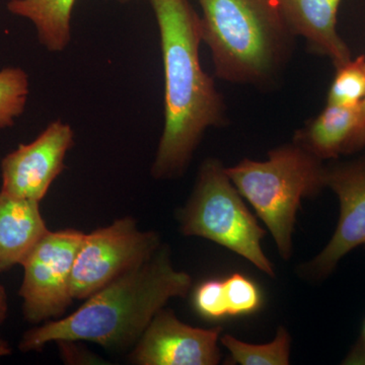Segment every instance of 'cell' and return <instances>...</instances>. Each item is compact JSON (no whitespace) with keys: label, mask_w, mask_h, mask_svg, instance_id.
<instances>
[{"label":"cell","mask_w":365,"mask_h":365,"mask_svg":"<svg viewBox=\"0 0 365 365\" xmlns=\"http://www.w3.org/2000/svg\"><path fill=\"white\" fill-rule=\"evenodd\" d=\"M227 174L268 227L280 256L289 259L302 199L327 187L323 160L292 143L269 151L265 162L245 158Z\"/></svg>","instance_id":"4"},{"label":"cell","mask_w":365,"mask_h":365,"mask_svg":"<svg viewBox=\"0 0 365 365\" xmlns=\"http://www.w3.org/2000/svg\"><path fill=\"white\" fill-rule=\"evenodd\" d=\"M364 348L362 351H357L356 353H353L351 361H365V322L364 327Z\"/></svg>","instance_id":"21"},{"label":"cell","mask_w":365,"mask_h":365,"mask_svg":"<svg viewBox=\"0 0 365 365\" xmlns=\"http://www.w3.org/2000/svg\"><path fill=\"white\" fill-rule=\"evenodd\" d=\"M48 230L40 202L0 190V273L21 265Z\"/></svg>","instance_id":"13"},{"label":"cell","mask_w":365,"mask_h":365,"mask_svg":"<svg viewBox=\"0 0 365 365\" xmlns=\"http://www.w3.org/2000/svg\"><path fill=\"white\" fill-rule=\"evenodd\" d=\"M109 1H116L119 4H127V2L133 1V0H109Z\"/></svg>","instance_id":"23"},{"label":"cell","mask_w":365,"mask_h":365,"mask_svg":"<svg viewBox=\"0 0 365 365\" xmlns=\"http://www.w3.org/2000/svg\"><path fill=\"white\" fill-rule=\"evenodd\" d=\"M242 197L222 163L207 158L201 165L188 202L180 211L182 232L215 242L274 277L272 263L262 250L266 230L259 225Z\"/></svg>","instance_id":"5"},{"label":"cell","mask_w":365,"mask_h":365,"mask_svg":"<svg viewBox=\"0 0 365 365\" xmlns=\"http://www.w3.org/2000/svg\"><path fill=\"white\" fill-rule=\"evenodd\" d=\"M294 36H302L336 68L351 59L349 48L337 33V13L342 0H275Z\"/></svg>","instance_id":"12"},{"label":"cell","mask_w":365,"mask_h":365,"mask_svg":"<svg viewBox=\"0 0 365 365\" xmlns=\"http://www.w3.org/2000/svg\"><path fill=\"white\" fill-rule=\"evenodd\" d=\"M191 285L189 274L173 265L170 249L160 246L150 259L88 297L74 313L26 331L19 347L23 352L41 351L51 342L86 341L125 349L136 344L170 299L186 297Z\"/></svg>","instance_id":"2"},{"label":"cell","mask_w":365,"mask_h":365,"mask_svg":"<svg viewBox=\"0 0 365 365\" xmlns=\"http://www.w3.org/2000/svg\"><path fill=\"white\" fill-rule=\"evenodd\" d=\"M364 160H365V158H364Z\"/></svg>","instance_id":"25"},{"label":"cell","mask_w":365,"mask_h":365,"mask_svg":"<svg viewBox=\"0 0 365 365\" xmlns=\"http://www.w3.org/2000/svg\"><path fill=\"white\" fill-rule=\"evenodd\" d=\"M73 144L71 125L61 120L52 122L32 143L20 144L2 158L1 191L41 202L66 169L67 153Z\"/></svg>","instance_id":"8"},{"label":"cell","mask_w":365,"mask_h":365,"mask_svg":"<svg viewBox=\"0 0 365 365\" xmlns=\"http://www.w3.org/2000/svg\"><path fill=\"white\" fill-rule=\"evenodd\" d=\"M148 1L160 31L165 74V126L151 176L175 179L188 169L206 130L225 123V105L201 66V18L189 0Z\"/></svg>","instance_id":"1"},{"label":"cell","mask_w":365,"mask_h":365,"mask_svg":"<svg viewBox=\"0 0 365 365\" xmlns=\"http://www.w3.org/2000/svg\"><path fill=\"white\" fill-rule=\"evenodd\" d=\"M85 232H50L34 247L26 260L20 295L23 314L32 324L52 321L66 313L72 297V270Z\"/></svg>","instance_id":"7"},{"label":"cell","mask_w":365,"mask_h":365,"mask_svg":"<svg viewBox=\"0 0 365 365\" xmlns=\"http://www.w3.org/2000/svg\"><path fill=\"white\" fill-rule=\"evenodd\" d=\"M160 246L158 234L141 230L132 217L85 234L72 270V297L88 299L150 259Z\"/></svg>","instance_id":"6"},{"label":"cell","mask_w":365,"mask_h":365,"mask_svg":"<svg viewBox=\"0 0 365 365\" xmlns=\"http://www.w3.org/2000/svg\"><path fill=\"white\" fill-rule=\"evenodd\" d=\"M222 331L186 325L174 312L162 309L134 345L130 359L139 365L218 364Z\"/></svg>","instance_id":"9"},{"label":"cell","mask_w":365,"mask_h":365,"mask_svg":"<svg viewBox=\"0 0 365 365\" xmlns=\"http://www.w3.org/2000/svg\"><path fill=\"white\" fill-rule=\"evenodd\" d=\"M327 100V104L346 107L364 103L365 56L350 59L338 67Z\"/></svg>","instance_id":"17"},{"label":"cell","mask_w":365,"mask_h":365,"mask_svg":"<svg viewBox=\"0 0 365 365\" xmlns=\"http://www.w3.org/2000/svg\"><path fill=\"white\" fill-rule=\"evenodd\" d=\"M364 110H365V101H364Z\"/></svg>","instance_id":"24"},{"label":"cell","mask_w":365,"mask_h":365,"mask_svg":"<svg viewBox=\"0 0 365 365\" xmlns=\"http://www.w3.org/2000/svg\"><path fill=\"white\" fill-rule=\"evenodd\" d=\"M326 185L339 199L340 217L330 242L302 269L314 279L327 277L343 257L365 247V160L327 168Z\"/></svg>","instance_id":"10"},{"label":"cell","mask_w":365,"mask_h":365,"mask_svg":"<svg viewBox=\"0 0 365 365\" xmlns=\"http://www.w3.org/2000/svg\"><path fill=\"white\" fill-rule=\"evenodd\" d=\"M30 93L28 73L21 67L0 71V129L11 128L24 114Z\"/></svg>","instance_id":"16"},{"label":"cell","mask_w":365,"mask_h":365,"mask_svg":"<svg viewBox=\"0 0 365 365\" xmlns=\"http://www.w3.org/2000/svg\"><path fill=\"white\" fill-rule=\"evenodd\" d=\"M201 34L217 78L261 86L284 66L294 37L275 0H198Z\"/></svg>","instance_id":"3"},{"label":"cell","mask_w":365,"mask_h":365,"mask_svg":"<svg viewBox=\"0 0 365 365\" xmlns=\"http://www.w3.org/2000/svg\"><path fill=\"white\" fill-rule=\"evenodd\" d=\"M7 312H9V302L6 288L0 284V325L6 321Z\"/></svg>","instance_id":"20"},{"label":"cell","mask_w":365,"mask_h":365,"mask_svg":"<svg viewBox=\"0 0 365 365\" xmlns=\"http://www.w3.org/2000/svg\"><path fill=\"white\" fill-rule=\"evenodd\" d=\"M222 282L228 316L252 314L260 307V292L246 276L234 273Z\"/></svg>","instance_id":"18"},{"label":"cell","mask_w":365,"mask_h":365,"mask_svg":"<svg viewBox=\"0 0 365 365\" xmlns=\"http://www.w3.org/2000/svg\"><path fill=\"white\" fill-rule=\"evenodd\" d=\"M294 143L321 160L356 153L365 148L364 103L351 107L327 104L295 133Z\"/></svg>","instance_id":"11"},{"label":"cell","mask_w":365,"mask_h":365,"mask_svg":"<svg viewBox=\"0 0 365 365\" xmlns=\"http://www.w3.org/2000/svg\"><path fill=\"white\" fill-rule=\"evenodd\" d=\"M227 348L235 364L241 365H287L289 364L290 336L287 329L279 328L273 341L267 344H250L225 335L220 338Z\"/></svg>","instance_id":"15"},{"label":"cell","mask_w":365,"mask_h":365,"mask_svg":"<svg viewBox=\"0 0 365 365\" xmlns=\"http://www.w3.org/2000/svg\"><path fill=\"white\" fill-rule=\"evenodd\" d=\"M76 0H9L7 11L33 24L38 41L49 52L64 51L71 41Z\"/></svg>","instance_id":"14"},{"label":"cell","mask_w":365,"mask_h":365,"mask_svg":"<svg viewBox=\"0 0 365 365\" xmlns=\"http://www.w3.org/2000/svg\"><path fill=\"white\" fill-rule=\"evenodd\" d=\"M11 354V347L6 341L0 339V357Z\"/></svg>","instance_id":"22"},{"label":"cell","mask_w":365,"mask_h":365,"mask_svg":"<svg viewBox=\"0 0 365 365\" xmlns=\"http://www.w3.org/2000/svg\"><path fill=\"white\" fill-rule=\"evenodd\" d=\"M194 306L199 314L207 319L228 316L222 281L212 279L201 283L194 294Z\"/></svg>","instance_id":"19"}]
</instances>
